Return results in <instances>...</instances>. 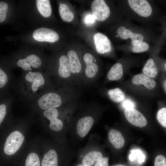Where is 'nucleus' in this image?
<instances>
[{"mask_svg": "<svg viewBox=\"0 0 166 166\" xmlns=\"http://www.w3.org/2000/svg\"><path fill=\"white\" fill-rule=\"evenodd\" d=\"M107 94L110 99L116 103L122 102L125 97L124 92L119 88L108 90Z\"/></svg>", "mask_w": 166, "mask_h": 166, "instance_id": "412c9836", "label": "nucleus"}, {"mask_svg": "<svg viewBox=\"0 0 166 166\" xmlns=\"http://www.w3.org/2000/svg\"><path fill=\"white\" fill-rule=\"evenodd\" d=\"M142 72L144 75L152 79L156 77L158 70L153 59L148 60L143 68Z\"/></svg>", "mask_w": 166, "mask_h": 166, "instance_id": "a211bd4d", "label": "nucleus"}, {"mask_svg": "<svg viewBox=\"0 0 166 166\" xmlns=\"http://www.w3.org/2000/svg\"><path fill=\"white\" fill-rule=\"evenodd\" d=\"M156 118L160 124L166 127V108L164 107L159 109L157 113Z\"/></svg>", "mask_w": 166, "mask_h": 166, "instance_id": "a878e982", "label": "nucleus"}, {"mask_svg": "<svg viewBox=\"0 0 166 166\" xmlns=\"http://www.w3.org/2000/svg\"><path fill=\"white\" fill-rule=\"evenodd\" d=\"M6 113V107L4 104L0 105V125L3 121Z\"/></svg>", "mask_w": 166, "mask_h": 166, "instance_id": "c756f323", "label": "nucleus"}, {"mask_svg": "<svg viewBox=\"0 0 166 166\" xmlns=\"http://www.w3.org/2000/svg\"><path fill=\"white\" fill-rule=\"evenodd\" d=\"M25 166H40L38 156L34 152L30 153L26 160Z\"/></svg>", "mask_w": 166, "mask_h": 166, "instance_id": "b1692460", "label": "nucleus"}, {"mask_svg": "<svg viewBox=\"0 0 166 166\" xmlns=\"http://www.w3.org/2000/svg\"><path fill=\"white\" fill-rule=\"evenodd\" d=\"M112 166H128L127 165H124L122 164H117L113 165Z\"/></svg>", "mask_w": 166, "mask_h": 166, "instance_id": "72a5a7b5", "label": "nucleus"}, {"mask_svg": "<svg viewBox=\"0 0 166 166\" xmlns=\"http://www.w3.org/2000/svg\"><path fill=\"white\" fill-rule=\"evenodd\" d=\"M33 37L38 41L50 42H56L59 38L56 32L52 29L45 28L36 30L33 33Z\"/></svg>", "mask_w": 166, "mask_h": 166, "instance_id": "39448f33", "label": "nucleus"}, {"mask_svg": "<svg viewBox=\"0 0 166 166\" xmlns=\"http://www.w3.org/2000/svg\"><path fill=\"white\" fill-rule=\"evenodd\" d=\"M42 64L40 58L37 55L32 54L23 59L19 60L18 65L25 70H31V66L34 68L39 67Z\"/></svg>", "mask_w": 166, "mask_h": 166, "instance_id": "f8f14e48", "label": "nucleus"}, {"mask_svg": "<svg viewBox=\"0 0 166 166\" xmlns=\"http://www.w3.org/2000/svg\"><path fill=\"white\" fill-rule=\"evenodd\" d=\"M132 51L135 53H139L147 51L149 49L148 44L143 41L136 40L132 41Z\"/></svg>", "mask_w": 166, "mask_h": 166, "instance_id": "5701e85b", "label": "nucleus"}, {"mask_svg": "<svg viewBox=\"0 0 166 166\" xmlns=\"http://www.w3.org/2000/svg\"><path fill=\"white\" fill-rule=\"evenodd\" d=\"M93 39L97 52L100 54L109 52L111 49V42L107 37L103 34L98 33L93 36Z\"/></svg>", "mask_w": 166, "mask_h": 166, "instance_id": "6e6552de", "label": "nucleus"}, {"mask_svg": "<svg viewBox=\"0 0 166 166\" xmlns=\"http://www.w3.org/2000/svg\"><path fill=\"white\" fill-rule=\"evenodd\" d=\"M166 63L165 64V65H164V67H165V70L166 71Z\"/></svg>", "mask_w": 166, "mask_h": 166, "instance_id": "c9c22d12", "label": "nucleus"}, {"mask_svg": "<svg viewBox=\"0 0 166 166\" xmlns=\"http://www.w3.org/2000/svg\"><path fill=\"white\" fill-rule=\"evenodd\" d=\"M7 80L6 74L0 68V88L3 87L6 85Z\"/></svg>", "mask_w": 166, "mask_h": 166, "instance_id": "c85d7f7f", "label": "nucleus"}, {"mask_svg": "<svg viewBox=\"0 0 166 166\" xmlns=\"http://www.w3.org/2000/svg\"><path fill=\"white\" fill-rule=\"evenodd\" d=\"M91 7L93 16L98 21L105 20L110 15V9L104 0H94Z\"/></svg>", "mask_w": 166, "mask_h": 166, "instance_id": "20e7f679", "label": "nucleus"}, {"mask_svg": "<svg viewBox=\"0 0 166 166\" xmlns=\"http://www.w3.org/2000/svg\"><path fill=\"white\" fill-rule=\"evenodd\" d=\"M25 79L29 82H33L32 89L34 92L36 91L39 86L43 85L45 83L44 77L38 72H30L26 75Z\"/></svg>", "mask_w": 166, "mask_h": 166, "instance_id": "ddd939ff", "label": "nucleus"}, {"mask_svg": "<svg viewBox=\"0 0 166 166\" xmlns=\"http://www.w3.org/2000/svg\"><path fill=\"white\" fill-rule=\"evenodd\" d=\"M95 18L93 14H89L86 15L84 19V22L87 25H90L94 22Z\"/></svg>", "mask_w": 166, "mask_h": 166, "instance_id": "2f4dec72", "label": "nucleus"}, {"mask_svg": "<svg viewBox=\"0 0 166 166\" xmlns=\"http://www.w3.org/2000/svg\"><path fill=\"white\" fill-rule=\"evenodd\" d=\"M123 74L122 65L120 63H117L110 69L107 75V79L109 81H117L122 78Z\"/></svg>", "mask_w": 166, "mask_h": 166, "instance_id": "2eb2a0df", "label": "nucleus"}, {"mask_svg": "<svg viewBox=\"0 0 166 166\" xmlns=\"http://www.w3.org/2000/svg\"><path fill=\"white\" fill-rule=\"evenodd\" d=\"M154 166H166V159L162 155H159L155 158Z\"/></svg>", "mask_w": 166, "mask_h": 166, "instance_id": "cd10ccee", "label": "nucleus"}, {"mask_svg": "<svg viewBox=\"0 0 166 166\" xmlns=\"http://www.w3.org/2000/svg\"><path fill=\"white\" fill-rule=\"evenodd\" d=\"M109 158L108 157L102 158L96 162L94 166H109Z\"/></svg>", "mask_w": 166, "mask_h": 166, "instance_id": "7c9ffc66", "label": "nucleus"}, {"mask_svg": "<svg viewBox=\"0 0 166 166\" xmlns=\"http://www.w3.org/2000/svg\"><path fill=\"white\" fill-rule=\"evenodd\" d=\"M166 80H165L164 82V90H165V92L166 91Z\"/></svg>", "mask_w": 166, "mask_h": 166, "instance_id": "f704fd0d", "label": "nucleus"}, {"mask_svg": "<svg viewBox=\"0 0 166 166\" xmlns=\"http://www.w3.org/2000/svg\"><path fill=\"white\" fill-rule=\"evenodd\" d=\"M108 136L110 142L115 148L120 149L124 146V139L120 131L112 129L109 132Z\"/></svg>", "mask_w": 166, "mask_h": 166, "instance_id": "4468645a", "label": "nucleus"}, {"mask_svg": "<svg viewBox=\"0 0 166 166\" xmlns=\"http://www.w3.org/2000/svg\"><path fill=\"white\" fill-rule=\"evenodd\" d=\"M8 6L7 3L0 2V22H3L6 18Z\"/></svg>", "mask_w": 166, "mask_h": 166, "instance_id": "bb28decb", "label": "nucleus"}, {"mask_svg": "<svg viewBox=\"0 0 166 166\" xmlns=\"http://www.w3.org/2000/svg\"><path fill=\"white\" fill-rule=\"evenodd\" d=\"M129 159L132 161L137 159L138 162L141 164L145 161V156L143 153L139 150H132L129 156Z\"/></svg>", "mask_w": 166, "mask_h": 166, "instance_id": "393cba45", "label": "nucleus"}, {"mask_svg": "<svg viewBox=\"0 0 166 166\" xmlns=\"http://www.w3.org/2000/svg\"><path fill=\"white\" fill-rule=\"evenodd\" d=\"M128 2L131 9L140 16L147 17L152 12V7L146 0H128Z\"/></svg>", "mask_w": 166, "mask_h": 166, "instance_id": "0eeeda50", "label": "nucleus"}, {"mask_svg": "<svg viewBox=\"0 0 166 166\" xmlns=\"http://www.w3.org/2000/svg\"><path fill=\"white\" fill-rule=\"evenodd\" d=\"M124 115L127 120L134 126L141 128L145 126L147 124L144 116L134 108L125 109Z\"/></svg>", "mask_w": 166, "mask_h": 166, "instance_id": "423d86ee", "label": "nucleus"}, {"mask_svg": "<svg viewBox=\"0 0 166 166\" xmlns=\"http://www.w3.org/2000/svg\"><path fill=\"white\" fill-rule=\"evenodd\" d=\"M85 64L82 79L83 86L91 87L94 85L100 76V70L97 60L94 55L85 53L83 56Z\"/></svg>", "mask_w": 166, "mask_h": 166, "instance_id": "f03ea898", "label": "nucleus"}, {"mask_svg": "<svg viewBox=\"0 0 166 166\" xmlns=\"http://www.w3.org/2000/svg\"><path fill=\"white\" fill-rule=\"evenodd\" d=\"M42 166H58V158L56 152L51 149L44 156L42 159Z\"/></svg>", "mask_w": 166, "mask_h": 166, "instance_id": "6ab92c4d", "label": "nucleus"}, {"mask_svg": "<svg viewBox=\"0 0 166 166\" xmlns=\"http://www.w3.org/2000/svg\"><path fill=\"white\" fill-rule=\"evenodd\" d=\"M117 32L119 36L123 39L130 38L132 41L136 40L143 41L144 40V38L142 35L133 33L123 26L120 27Z\"/></svg>", "mask_w": 166, "mask_h": 166, "instance_id": "dca6fc26", "label": "nucleus"}, {"mask_svg": "<svg viewBox=\"0 0 166 166\" xmlns=\"http://www.w3.org/2000/svg\"><path fill=\"white\" fill-rule=\"evenodd\" d=\"M24 138L23 134L18 131L11 133L5 142L4 148L5 153L8 155L15 153L21 147Z\"/></svg>", "mask_w": 166, "mask_h": 166, "instance_id": "7ed1b4c3", "label": "nucleus"}, {"mask_svg": "<svg viewBox=\"0 0 166 166\" xmlns=\"http://www.w3.org/2000/svg\"><path fill=\"white\" fill-rule=\"evenodd\" d=\"M36 5L38 9L43 17H49L52 12V8L49 0H37Z\"/></svg>", "mask_w": 166, "mask_h": 166, "instance_id": "aec40b11", "label": "nucleus"}, {"mask_svg": "<svg viewBox=\"0 0 166 166\" xmlns=\"http://www.w3.org/2000/svg\"><path fill=\"white\" fill-rule=\"evenodd\" d=\"M44 116L50 121V128L54 131H60L63 126L62 121L58 118V112L56 108H52L45 110Z\"/></svg>", "mask_w": 166, "mask_h": 166, "instance_id": "1a4fd4ad", "label": "nucleus"}, {"mask_svg": "<svg viewBox=\"0 0 166 166\" xmlns=\"http://www.w3.org/2000/svg\"><path fill=\"white\" fill-rule=\"evenodd\" d=\"M59 11L61 18L65 22H70L74 18L73 13L70 10L68 6L65 4H60Z\"/></svg>", "mask_w": 166, "mask_h": 166, "instance_id": "4be33fe9", "label": "nucleus"}, {"mask_svg": "<svg viewBox=\"0 0 166 166\" xmlns=\"http://www.w3.org/2000/svg\"><path fill=\"white\" fill-rule=\"evenodd\" d=\"M123 107L125 109L134 108V103L129 100L124 101L122 104Z\"/></svg>", "mask_w": 166, "mask_h": 166, "instance_id": "473e14b6", "label": "nucleus"}, {"mask_svg": "<svg viewBox=\"0 0 166 166\" xmlns=\"http://www.w3.org/2000/svg\"><path fill=\"white\" fill-rule=\"evenodd\" d=\"M81 89L74 86H62L57 92H48L38 101L40 107L46 110L59 107L64 104L76 102L81 95Z\"/></svg>", "mask_w": 166, "mask_h": 166, "instance_id": "f257e3e1", "label": "nucleus"}, {"mask_svg": "<svg viewBox=\"0 0 166 166\" xmlns=\"http://www.w3.org/2000/svg\"><path fill=\"white\" fill-rule=\"evenodd\" d=\"M103 157L102 153L100 152L92 151L87 153L82 160L83 166H92Z\"/></svg>", "mask_w": 166, "mask_h": 166, "instance_id": "f3484780", "label": "nucleus"}, {"mask_svg": "<svg viewBox=\"0 0 166 166\" xmlns=\"http://www.w3.org/2000/svg\"><path fill=\"white\" fill-rule=\"evenodd\" d=\"M93 117L85 116L78 121L77 126V132L81 137H85L89 132L94 122Z\"/></svg>", "mask_w": 166, "mask_h": 166, "instance_id": "9b49d317", "label": "nucleus"}, {"mask_svg": "<svg viewBox=\"0 0 166 166\" xmlns=\"http://www.w3.org/2000/svg\"></svg>", "mask_w": 166, "mask_h": 166, "instance_id": "e433bc0d", "label": "nucleus"}, {"mask_svg": "<svg viewBox=\"0 0 166 166\" xmlns=\"http://www.w3.org/2000/svg\"><path fill=\"white\" fill-rule=\"evenodd\" d=\"M132 83L135 86L143 87L148 90H152L156 86V82L155 80L142 73L134 75L132 79Z\"/></svg>", "mask_w": 166, "mask_h": 166, "instance_id": "9d476101", "label": "nucleus"}]
</instances>
